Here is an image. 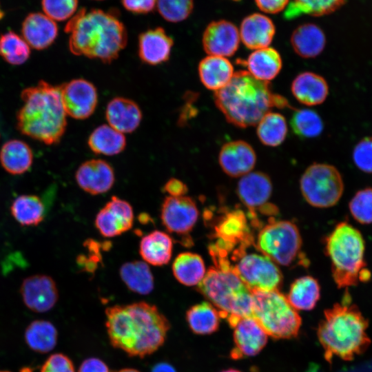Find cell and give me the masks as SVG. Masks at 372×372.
I'll list each match as a JSON object with an SVG mask.
<instances>
[{
  "mask_svg": "<svg viewBox=\"0 0 372 372\" xmlns=\"http://www.w3.org/2000/svg\"><path fill=\"white\" fill-rule=\"evenodd\" d=\"M105 316L112 345L133 357L143 358L157 351L170 328L158 308L145 302L109 307Z\"/></svg>",
  "mask_w": 372,
  "mask_h": 372,
  "instance_id": "cell-1",
  "label": "cell"
},
{
  "mask_svg": "<svg viewBox=\"0 0 372 372\" xmlns=\"http://www.w3.org/2000/svg\"><path fill=\"white\" fill-rule=\"evenodd\" d=\"M70 33L69 48L76 56H84L111 63L118 58L127 41L123 23L111 12L81 9L67 23Z\"/></svg>",
  "mask_w": 372,
  "mask_h": 372,
  "instance_id": "cell-2",
  "label": "cell"
},
{
  "mask_svg": "<svg viewBox=\"0 0 372 372\" xmlns=\"http://www.w3.org/2000/svg\"><path fill=\"white\" fill-rule=\"evenodd\" d=\"M214 103L231 124L241 128L256 125L273 107L288 102L272 92L269 82L259 81L246 70L236 72L229 83L214 92Z\"/></svg>",
  "mask_w": 372,
  "mask_h": 372,
  "instance_id": "cell-3",
  "label": "cell"
},
{
  "mask_svg": "<svg viewBox=\"0 0 372 372\" xmlns=\"http://www.w3.org/2000/svg\"><path fill=\"white\" fill-rule=\"evenodd\" d=\"M368 327V319L351 302L347 291L341 302L324 311L318 327L317 335L326 360L331 363L337 357L351 361L364 353L371 344Z\"/></svg>",
  "mask_w": 372,
  "mask_h": 372,
  "instance_id": "cell-4",
  "label": "cell"
},
{
  "mask_svg": "<svg viewBox=\"0 0 372 372\" xmlns=\"http://www.w3.org/2000/svg\"><path fill=\"white\" fill-rule=\"evenodd\" d=\"M23 106L17 114L21 133L46 145L58 143L67 126L59 86L40 81L21 92Z\"/></svg>",
  "mask_w": 372,
  "mask_h": 372,
  "instance_id": "cell-5",
  "label": "cell"
},
{
  "mask_svg": "<svg viewBox=\"0 0 372 372\" xmlns=\"http://www.w3.org/2000/svg\"><path fill=\"white\" fill-rule=\"evenodd\" d=\"M211 257L214 266L206 271L197 289L231 327L239 318L253 316L252 293L233 271L227 255Z\"/></svg>",
  "mask_w": 372,
  "mask_h": 372,
  "instance_id": "cell-6",
  "label": "cell"
},
{
  "mask_svg": "<svg viewBox=\"0 0 372 372\" xmlns=\"http://www.w3.org/2000/svg\"><path fill=\"white\" fill-rule=\"evenodd\" d=\"M325 251L338 288L353 287L371 278L364 260L365 243L359 230L347 222L338 223L325 240Z\"/></svg>",
  "mask_w": 372,
  "mask_h": 372,
  "instance_id": "cell-7",
  "label": "cell"
},
{
  "mask_svg": "<svg viewBox=\"0 0 372 372\" xmlns=\"http://www.w3.org/2000/svg\"><path fill=\"white\" fill-rule=\"evenodd\" d=\"M253 316L275 339L296 337L301 318L279 289L253 291Z\"/></svg>",
  "mask_w": 372,
  "mask_h": 372,
  "instance_id": "cell-8",
  "label": "cell"
},
{
  "mask_svg": "<svg viewBox=\"0 0 372 372\" xmlns=\"http://www.w3.org/2000/svg\"><path fill=\"white\" fill-rule=\"evenodd\" d=\"M255 247L276 265L290 266L299 258L302 238L288 220H273L259 231Z\"/></svg>",
  "mask_w": 372,
  "mask_h": 372,
  "instance_id": "cell-9",
  "label": "cell"
},
{
  "mask_svg": "<svg viewBox=\"0 0 372 372\" xmlns=\"http://www.w3.org/2000/svg\"><path fill=\"white\" fill-rule=\"evenodd\" d=\"M249 245H238L233 251V271L251 291L278 289L282 275L277 265L261 252H247Z\"/></svg>",
  "mask_w": 372,
  "mask_h": 372,
  "instance_id": "cell-10",
  "label": "cell"
},
{
  "mask_svg": "<svg viewBox=\"0 0 372 372\" xmlns=\"http://www.w3.org/2000/svg\"><path fill=\"white\" fill-rule=\"evenodd\" d=\"M300 188L311 206L327 208L335 205L342 196L344 182L340 172L332 165L313 163L302 174Z\"/></svg>",
  "mask_w": 372,
  "mask_h": 372,
  "instance_id": "cell-11",
  "label": "cell"
},
{
  "mask_svg": "<svg viewBox=\"0 0 372 372\" xmlns=\"http://www.w3.org/2000/svg\"><path fill=\"white\" fill-rule=\"evenodd\" d=\"M59 87L67 115L83 120L94 113L98 103V94L91 82L83 79H76Z\"/></svg>",
  "mask_w": 372,
  "mask_h": 372,
  "instance_id": "cell-12",
  "label": "cell"
},
{
  "mask_svg": "<svg viewBox=\"0 0 372 372\" xmlns=\"http://www.w3.org/2000/svg\"><path fill=\"white\" fill-rule=\"evenodd\" d=\"M198 215L196 202L186 196H168L161 207L163 225L169 233L177 235L188 234L196 224Z\"/></svg>",
  "mask_w": 372,
  "mask_h": 372,
  "instance_id": "cell-13",
  "label": "cell"
},
{
  "mask_svg": "<svg viewBox=\"0 0 372 372\" xmlns=\"http://www.w3.org/2000/svg\"><path fill=\"white\" fill-rule=\"evenodd\" d=\"M19 292L25 307L35 313L51 310L59 299V291L54 279L45 274H34L23 280Z\"/></svg>",
  "mask_w": 372,
  "mask_h": 372,
  "instance_id": "cell-14",
  "label": "cell"
},
{
  "mask_svg": "<svg viewBox=\"0 0 372 372\" xmlns=\"http://www.w3.org/2000/svg\"><path fill=\"white\" fill-rule=\"evenodd\" d=\"M231 328L234 342L230 353L232 359L256 355L267 344L268 335L254 316L239 318Z\"/></svg>",
  "mask_w": 372,
  "mask_h": 372,
  "instance_id": "cell-15",
  "label": "cell"
},
{
  "mask_svg": "<svg viewBox=\"0 0 372 372\" xmlns=\"http://www.w3.org/2000/svg\"><path fill=\"white\" fill-rule=\"evenodd\" d=\"M240 34L238 28L226 20L211 21L204 30L203 47L208 55L227 57L238 49Z\"/></svg>",
  "mask_w": 372,
  "mask_h": 372,
  "instance_id": "cell-16",
  "label": "cell"
},
{
  "mask_svg": "<svg viewBox=\"0 0 372 372\" xmlns=\"http://www.w3.org/2000/svg\"><path fill=\"white\" fill-rule=\"evenodd\" d=\"M237 194L241 202L254 216L255 211L267 209L276 211V207H267L273 190L272 183L267 174L251 172L241 176L237 185Z\"/></svg>",
  "mask_w": 372,
  "mask_h": 372,
  "instance_id": "cell-17",
  "label": "cell"
},
{
  "mask_svg": "<svg viewBox=\"0 0 372 372\" xmlns=\"http://www.w3.org/2000/svg\"><path fill=\"white\" fill-rule=\"evenodd\" d=\"M76 181L81 189L98 195L108 192L115 181L112 167L102 159H91L83 162L75 173Z\"/></svg>",
  "mask_w": 372,
  "mask_h": 372,
  "instance_id": "cell-18",
  "label": "cell"
},
{
  "mask_svg": "<svg viewBox=\"0 0 372 372\" xmlns=\"http://www.w3.org/2000/svg\"><path fill=\"white\" fill-rule=\"evenodd\" d=\"M218 163L223 171L231 177H241L252 171L256 154L251 145L242 140L225 143L219 152Z\"/></svg>",
  "mask_w": 372,
  "mask_h": 372,
  "instance_id": "cell-19",
  "label": "cell"
},
{
  "mask_svg": "<svg viewBox=\"0 0 372 372\" xmlns=\"http://www.w3.org/2000/svg\"><path fill=\"white\" fill-rule=\"evenodd\" d=\"M248 229L246 217L241 211L229 212L215 227V234L218 239L214 244L228 254L237 245H251L253 238Z\"/></svg>",
  "mask_w": 372,
  "mask_h": 372,
  "instance_id": "cell-20",
  "label": "cell"
},
{
  "mask_svg": "<svg viewBox=\"0 0 372 372\" xmlns=\"http://www.w3.org/2000/svg\"><path fill=\"white\" fill-rule=\"evenodd\" d=\"M174 41L161 27L148 30L138 37V56L148 65H156L167 61Z\"/></svg>",
  "mask_w": 372,
  "mask_h": 372,
  "instance_id": "cell-21",
  "label": "cell"
},
{
  "mask_svg": "<svg viewBox=\"0 0 372 372\" xmlns=\"http://www.w3.org/2000/svg\"><path fill=\"white\" fill-rule=\"evenodd\" d=\"M275 32V25L271 19L260 13L251 14L244 18L239 29L242 43L254 50L269 47Z\"/></svg>",
  "mask_w": 372,
  "mask_h": 372,
  "instance_id": "cell-22",
  "label": "cell"
},
{
  "mask_svg": "<svg viewBox=\"0 0 372 372\" xmlns=\"http://www.w3.org/2000/svg\"><path fill=\"white\" fill-rule=\"evenodd\" d=\"M21 32L29 46L43 50L54 41L58 28L55 21L45 14L31 13L23 21Z\"/></svg>",
  "mask_w": 372,
  "mask_h": 372,
  "instance_id": "cell-23",
  "label": "cell"
},
{
  "mask_svg": "<svg viewBox=\"0 0 372 372\" xmlns=\"http://www.w3.org/2000/svg\"><path fill=\"white\" fill-rule=\"evenodd\" d=\"M105 117L109 125L117 131L131 133L136 130L142 120L139 106L132 100L124 97H116L107 104Z\"/></svg>",
  "mask_w": 372,
  "mask_h": 372,
  "instance_id": "cell-24",
  "label": "cell"
},
{
  "mask_svg": "<svg viewBox=\"0 0 372 372\" xmlns=\"http://www.w3.org/2000/svg\"><path fill=\"white\" fill-rule=\"evenodd\" d=\"M291 92L300 103L313 106L324 102L329 94V85L320 75L312 72L298 74L291 85Z\"/></svg>",
  "mask_w": 372,
  "mask_h": 372,
  "instance_id": "cell-25",
  "label": "cell"
},
{
  "mask_svg": "<svg viewBox=\"0 0 372 372\" xmlns=\"http://www.w3.org/2000/svg\"><path fill=\"white\" fill-rule=\"evenodd\" d=\"M291 44L294 52L304 59L320 55L326 45V36L316 24L307 23L298 26L292 32Z\"/></svg>",
  "mask_w": 372,
  "mask_h": 372,
  "instance_id": "cell-26",
  "label": "cell"
},
{
  "mask_svg": "<svg viewBox=\"0 0 372 372\" xmlns=\"http://www.w3.org/2000/svg\"><path fill=\"white\" fill-rule=\"evenodd\" d=\"M198 70L203 85L214 92L225 87L235 73L232 63L227 58L211 55L200 61Z\"/></svg>",
  "mask_w": 372,
  "mask_h": 372,
  "instance_id": "cell-27",
  "label": "cell"
},
{
  "mask_svg": "<svg viewBox=\"0 0 372 372\" xmlns=\"http://www.w3.org/2000/svg\"><path fill=\"white\" fill-rule=\"evenodd\" d=\"M243 62L253 77L264 82L275 79L282 66L280 53L271 47L254 50Z\"/></svg>",
  "mask_w": 372,
  "mask_h": 372,
  "instance_id": "cell-28",
  "label": "cell"
},
{
  "mask_svg": "<svg viewBox=\"0 0 372 372\" xmlns=\"http://www.w3.org/2000/svg\"><path fill=\"white\" fill-rule=\"evenodd\" d=\"M173 251V240L164 231L154 230L144 236L139 244L143 260L154 266L169 263Z\"/></svg>",
  "mask_w": 372,
  "mask_h": 372,
  "instance_id": "cell-29",
  "label": "cell"
},
{
  "mask_svg": "<svg viewBox=\"0 0 372 372\" xmlns=\"http://www.w3.org/2000/svg\"><path fill=\"white\" fill-rule=\"evenodd\" d=\"M33 161V154L30 146L20 140L6 142L0 151V163L9 174L21 175L29 170Z\"/></svg>",
  "mask_w": 372,
  "mask_h": 372,
  "instance_id": "cell-30",
  "label": "cell"
},
{
  "mask_svg": "<svg viewBox=\"0 0 372 372\" xmlns=\"http://www.w3.org/2000/svg\"><path fill=\"white\" fill-rule=\"evenodd\" d=\"M10 214L17 223L23 227H35L43 222L45 207L41 198L34 194L16 197L10 207Z\"/></svg>",
  "mask_w": 372,
  "mask_h": 372,
  "instance_id": "cell-31",
  "label": "cell"
},
{
  "mask_svg": "<svg viewBox=\"0 0 372 372\" xmlns=\"http://www.w3.org/2000/svg\"><path fill=\"white\" fill-rule=\"evenodd\" d=\"M172 269L178 282L188 287L197 286L207 271L202 257L189 251L179 254L174 259Z\"/></svg>",
  "mask_w": 372,
  "mask_h": 372,
  "instance_id": "cell-32",
  "label": "cell"
},
{
  "mask_svg": "<svg viewBox=\"0 0 372 372\" xmlns=\"http://www.w3.org/2000/svg\"><path fill=\"white\" fill-rule=\"evenodd\" d=\"M119 274L128 289L136 293L147 295L154 289V276L145 262H127L120 267Z\"/></svg>",
  "mask_w": 372,
  "mask_h": 372,
  "instance_id": "cell-33",
  "label": "cell"
},
{
  "mask_svg": "<svg viewBox=\"0 0 372 372\" xmlns=\"http://www.w3.org/2000/svg\"><path fill=\"white\" fill-rule=\"evenodd\" d=\"M58 332L55 326L45 320L31 322L24 332V340L28 347L37 353H46L56 345Z\"/></svg>",
  "mask_w": 372,
  "mask_h": 372,
  "instance_id": "cell-34",
  "label": "cell"
},
{
  "mask_svg": "<svg viewBox=\"0 0 372 372\" xmlns=\"http://www.w3.org/2000/svg\"><path fill=\"white\" fill-rule=\"evenodd\" d=\"M286 297L295 309L311 310L320 298V287L312 276H302L291 283Z\"/></svg>",
  "mask_w": 372,
  "mask_h": 372,
  "instance_id": "cell-35",
  "label": "cell"
},
{
  "mask_svg": "<svg viewBox=\"0 0 372 372\" xmlns=\"http://www.w3.org/2000/svg\"><path fill=\"white\" fill-rule=\"evenodd\" d=\"M89 147L95 154L114 156L122 152L126 146L124 134L108 125H101L90 135Z\"/></svg>",
  "mask_w": 372,
  "mask_h": 372,
  "instance_id": "cell-36",
  "label": "cell"
},
{
  "mask_svg": "<svg viewBox=\"0 0 372 372\" xmlns=\"http://www.w3.org/2000/svg\"><path fill=\"white\" fill-rule=\"evenodd\" d=\"M185 317L191 331L198 335L213 333L219 327L220 318L219 312L208 302L192 306L186 311Z\"/></svg>",
  "mask_w": 372,
  "mask_h": 372,
  "instance_id": "cell-37",
  "label": "cell"
},
{
  "mask_svg": "<svg viewBox=\"0 0 372 372\" xmlns=\"http://www.w3.org/2000/svg\"><path fill=\"white\" fill-rule=\"evenodd\" d=\"M287 124L284 116L278 112L266 113L257 123L256 134L260 141L269 147H277L285 140Z\"/></svg>",
  "mask_w": 372,
  "mask_h": 372,
  "instance_id": "cell-38",
  "label": "cell"
},
{
  "mask_svg": "<svg viewBox=\"0 0 372 372\" xmlns=\"http://www.w3.org/2000/svg\"><path fill=\"white\" fill-rule=\"evenodd\" d=\"M345 2L346 0H291L284 16L286 19H293L302 14L321 17L335 12Z\"/></svg>",
  "mask_w": 372,
  "mask_h": 372,
  "instance_id": "cell-39",
  "label": "cell"
},
{
  "mask_svg": "<svg viewBox=\"0 0 372 372\" xmlns=\"http://www.w3.org/2000/svg\"><path fill=\"white\" fill-rule=\"evenodd\" d=\"M290 123L294 134L302 138L317 137L322 133L324 128L320 115L310 109H300L295 111Z\"/></svg>",
  "mask_w": 372,
  "mask_h": 372,
  "instance_id": "cell-40",
  "label": "cell"
},
{
  "mask_svg": "<svg viewBox=\"0 0 372 372\" xmlns=\"http://www.w3.org/2000/svg\"><path fill=\"white\" fill-rule=\"evenodd\" d=\"M30 49L26 41L10 31L0 37V56L8 63L21 65L30 57Z\"/></svg>",
  "mask_w": 372,
  "mask_h": 372,
  "instance_id": "cell-41",
  "label": "cell"
},
{
  "mask_svg": "<svg viewBox=\"0 0 372 372\" xmlns=\"http://www.w3.org/2000/svg\"><path fill=\"white\" fill-rule=\"evenodd\" d=\"M94 223L99 233L106 238L118 236L133 226L106 205L96 214Z\"/></svg>",
  "mask_w": 372,
  "mask_h": 372,
  "instance_id": "cell-42",
  "label": "cell"
},
{
  "mask_svg": "<svg viewBox=\"0 0 372 372\" xmlns=\"http://www.w3.org/2000/svg\"><path fill=\"white\" fill-rule=\"evenodd\" d=\"M349 208L353 218L359 223H372V187L358 191L351 199Z\"/></svg>",
  "mask_w": 372,
  "mask_h": 372,
  "instance_id": "cell-43",
  "label": "cell"
},
{
  "mask_svg": "<svg viewBox=\"0 0 372 372\" xmlns=\"http://www.w3.org/2000/svg\"><path fill=\"white\" fill-rule=\"evenodd\" d=\"M156 6L160 14L170 22H180L192 13L194 0H157Z\"/></svg>",
  "mask_w": 372,
  "mask_h": 372,
  "instance_id": "cell-44",
  "label": "cell"
},
{
  "mask_svg": "<svg viewBox=\"0 0 372 372\" xmlns=\"http://www.w3.org/2000/svg\"><path fill=\"white\" fill-rule=\"evenodd\" d=\"M78 0H42L45 14L54 21H64L76 12Z\"/></svg>",
  "mask_w": 372,
  "mask_h": 372,
  "instance_id": "cell-45",
  "label": "cell"
},
{
  "mask_svg": "<svg viewBox=\"0 0 372 372\" xmlns=\"http://www.w3.org/2000/svg\"><path fill=\"white\" fill-rule=\"evenodd\" d=\"M352 158L360 171L372 174V136H365L356 143L353 149Z\"/></svg>",
  "mask_w": 372,
  "mask_h": 372,
  "instance_id": "cell-46",
  "label": "cell"
},
{
  "mask_svg": "<svg viewBox=\"0 0 372 372\" xmlns=\"http://www.w3.org/2000/svg\"><path fill=\"white\" fill-rule=\"evenodd\" d=\"M84 246L89 251V255L78 256L76 262L83 271L93 273L101 260V249L103 245H100L99 242L94 240H87L84 242Z\"/></svg>",
  "mask_w": 372,
  "mask_h": 372,
  "instance_id": "cell-47",
  "label": "cell"
},
{
  "mask_svg": "<svg viewBox=\"0 0 372 372\" xmlns=\"http://www.w3.org/2000/svg\"><path fill=\"white\" fill-rule=\"evenodd\" d=\"M40 372H76L72 361L66 355L56 353L50 355L43 362Z\"/></svg>",
  "mask_w": 372,
  "mask_h": 372,
  "instance_id": "cell-48",
  "label": "cell"
},
{
  "mask_svg": "<svg viewBox=\"0 0 372 372\" xmlns=\"http://www.w3.org/2000/svg\"><path fill=\"white\" fill-rule=\"evenodd\" d=\"M157 0H122L123 6L134 13H147L156 6Z\"/></svg>",
  "mask_w": 372,
  "mask_h": 372,
  "instance_id": "cell-49",
  "label": "cell"
},
{
  "mask_svg": "<svg viewBox=\"0 0 372 372\" xmlns=\"http://www.w3.org/2000/svg\"><path fill=\"white\" fill-rule=\"evenodd\" d=\"M258 8L265 13L276 14L285 10L289 0H255Z\"/></svg>",
  "mask_w": 372,
  "mask_h": 372,
  "instance_id": "cell-50",
  "label": "cell"
},
{
  "mask_svg": "<svg viewBox=\"0 0 372 372\" xmlns=\"http://www.w3.org/2000/svg\"><path fill=\"white\" fill-rule=\"evenodd\" d=\"M78 372H110L108 366L98 358H89L84 360Z\"/></svg>",
  "mask_w": 372,
  "mask_h": 372,
  "instance_id": "cell-51",
  "label": "cell"
},
{
  "mask_svg": "<svg viewBox=\"0 0 372 372\" xmlns=\"http://www.w3.org/2000/svg\"><path fill=\"white\" fill-rule=\"evenodd\" d=\"M163 190L170 196H185L188 191L187 186L182 180L172 178L169 179L163 187Z\"/></svg>",
  "mask_w": 372,
  "mask_h": 372,
  "instance_id": "cell-52",
  "label": "cell"
},
{
  "mask_svg": "<svg viewBox=\"0 0 372 372\" xmlns=\"http://www.w3.org/2000/svg\"><path fill=\"white\" fill-rule=\"evenodd\" d=\"M151 372H176V371L171 364L161 362L154 366Z\"/></svg>",
  "mask_w": 372,
  "mask_h": 372,
  "instance_id": "cell-53",
  "label": "cell"
},
{
  "mask_svg": "<svg viewBox=\"0 0 372 372\" xmlns=\"http://www.w3.org/2000/svg\"><path fill=\"white\" fill-rule=\"evenodd\" d=\"M117 372H140V371L135 369L125 368V369H121Z\"/></svg>",
  "mask_w": 372,
  "mask_h": 372,
  "instance_id": "cell-54",
  "label": "cell"
},
{
  "mask_svg": "<svg viewBox=\"0 0 372 372\" xmlns=\"http://www.w3.org/2000/svg\"><path fill=\"white\" fill-rule=\"evenodd\" d=\"M221 372H240V371H238V370H236V369H227V370L223 371H221Z\"/></svg>",
  "mask_w": 372,
  "mask_h": 372,
  "instance_id": "cell-55",
  "label": "cell"
},
{
  "mask_svg": "<svg viewBox=\"0 0 372 372\" xmlns=\"http://www.w3.org/2000/svg\"><path fill=\"white\" fill-rule=\"evenodd\" d=\"M3 12L1 11L0 8V19L3 17Z\"/></svg>",
  "mask_w": 372,
  "mask_h": 372,
  "instance_id": "cell-56",
  "label": "cell"
},
{
  "mask_svg": "<svg viewBox=\"0 0 372 372\" xmlns=\"http://www.w3.org/2000/svg\"><path fill=\"white\" fill-rule=\"evenodd\" d=\"M0 372H11V371H0Z\"/></svg>",
  "mask_w": 372,
  "mask_h": 372,
  "instance_id": "cell-57",
  "label": "cell"
}]
</instances>
